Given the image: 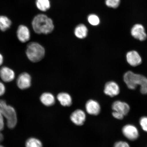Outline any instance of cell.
Returning <instances> with one entry per match:
<instances>
[{
  "mask_svg": "<svg viewBox=\"0 0 147 147\" xmlns=\"http://www.w3.org/2000/svg\"><path fill=\"white\" fill-rule=\"evenodd\" d=\"M32 26L35 32L38 34H47L54 30V26L51 18L45 14H40L33 19Z\"/></svg>",
  "mask_w": 147,
  "mask_h": 147,
  "instance_id": "obj_1",
  "label": "cell"
},
{
  "mask_svg": "<svg viewBox=\"0 0 147 147\" xmlns=\"http://www.w3.org/2000/svg\"><path fill=\"white\" fill-rule=\"evenodd\" d=\"M123 78L129 89L134 90L138 85H140L141 93L143 94H147V78L146 77L129 71L125 74Z\"/></svg>",
  "mask_w": 147,
  "mask_h": 147,
  "instance_id": "obj_2",
  "label": "cell"
},
{
  "mask_svg": "<svg viewBox=\"0 0 147 147\" xmlns=\"http://www.w3.org/2000/svg\"><path fill=\"white\" fill-rule=\"evenodd\" d=\"M0 112L6 119L7 125L10 129L16 127L18 123L17 113L13 107L7 104L5 101L0 100Z\"/></svg>",
  "mask_w": 147,
  "mask_h": 147,
  "instance_id": "obj_3",
  "label": "cell"
},
{
  "mask_svg": "<svg viewBox=\"0 0 147 147\" xmlns=\"http://www.w3.org/2000/svg\"><path fill=\"white\" fill-rule=\"evenodd\" d=\"M45 48L42 45L36 42H32L28 44L26 54L30 61L36 63L41 61L45 55Z\"/></svg>",
  "mask_w": 147,
  "mask_h": 147,
  "instance_id": "obj_4",
  "label": "cell"
},
{
  "mask_svg": "<svg viewBox=\"0 0 147 147\" xmlns=\"http://www.w3.org/2000/svg\"><path fill=\"white\" fill-rule=\"evenodd\" d=\"M32 78L28 73L24 72L18 77L16 85L19 89L25 90L30 88L32 85Z\"/></svg>",
  "mask_w": 147,
  "mask_h": 147,
  "instance_id": "obj_5",
  "label": "cell"
},
{
  "mask_svg": "<svg viewBox=\"0 0 147 147\" xmlns=\"http://www.w3.org/2000/svg\"><path fill=\"white\" fill-rule=\"evenodd\" d=\"M122 132L124 136L130 140H135L139 137L138 130L133 125H125L122 129Z\"/></svg>",
  "mask_w": 147,
  "mask_h": 147,
  "instance_id": "obj_6",
  "label": "cell"
},
{
  "mask_svg": "<svg viewBox=\"0 0 147 147\" xmlns=\"http://www.w3.org/2000/svg\"><path fill=\"white\" fill-rule=\"evenodd\" d=\"M16 36L18 40L21 43H26L30 39V31L25 25H20L17 29Z\"/></svg>",
  "mask_w": 147,
  "mask_h": 147,
  "instance_id": "obj_7",
  "label": "cell"
},
{
  "mask_svg": "<svg viewBox=\"0 0 147 147\" xmlns=\"http://www.w3.org/2000/svg\"><path fill=\"white\" fill-rule=\"evenodd\" d=\"M131 33L132 36L140 41H144L147 38L144 27L140 24L134 25L131 28Z\"/></svg>",
  "mask_w": 147,
  "mask_h": 147,
  "instance_id": "obj_8",
  "label": "cell"
},
{
  "mask_svg": "<svg viewBox=\"0 0 147 147\" xmlns=\"http://www.w3.org/2000/svg\"><path fill=\"white\" fill-rule=\"evenodd\" d=\"M15 77V73L10 68L4 66L0 69V78L3 82L7 83L12 82Z\"/></svg>",
  "mask_w": 147,
  "mask_h": 147,
  "instance_id": "obj_9",
  "label": "cell"
},
{
  "mask_svg": "<svg viewBox=\"0 0 147 147\" xmlns=\"http://www.w3.org/2000/svg\"><path fill=\"white\" fill-rule=\"evenodd\" d=\"M104 92L106 95L113 97L119 94L120 88L117 83L113 81L108 82L105 86Z\"/></svg>",
  "mask_w": 147,
  "mask_h": 147,
  "instance_id": "obj_10",
  "label": "cell"
},
{
  "mask_svg": "<svg viewBox=\"0 0 147 147\" xmlns=\"http://www.w3.org/2000/svg\"><path fill=\"white\" fill-rule=\"evenodd\" d=\"M86 115L84 111L81 109L75 110L71 114V120L77 125L81 126L84 124L86 119Z\"/></svg>",
  "mask_w": 147,
  "mask_h": 147,
  "instance_id": "obj_11",
  "label": "cell"
},
{
  "mask_svg": "<svg viewBox=\"0 0 147 147\" xmlns=\"http://www.w3.org/2000/svg\"><path fill=\"white\" fill-rule=\"evenodd\" d=\"M86 110L89 114L96 115L100 113V106L96 101L93 100H88L86 104Z\"/></svg>",
  "mask_w": 147,
  "mask_h": 147,
  "instance_id": "obj_12",
  "label": "cell"
},
{
  "mask_svg": "<svg viewBox=\"0 0 147 147\" xmlns=\"http://www.w3.org/2000/svg\"><path fill=\"white\" fill-rule=\"evenodd\" d=\"M113 111L118 112L124 116L127 115L130 110V106L126 102L120 100H117L113 102L112 105Z\"/></svg>",
  "mask_w": 147,
  "mask_h": 147,
  "instance_id": "obj_13",
  "label": "cell"
},
{
  "mask_svg": "<svg viewBox=\"0 0 147 147\" xmlns=\"http://www.w3.org/2000/svg\"><path fill=\"white\" fill-rule=\"evenodd\" d=\"M126 59L130 65L136 67L142 63V59L137 51H131L126 54Z\"/></svg>",
  "mask_w": 147,
  "mask_h": 147,
  "instance_id": "obj_14",
  "label": "cell"
},
{
  "mask_svg": "<svg viewBox=\"0 0 147 147\" xmlns=\"http://www.w3.org/2000/svg\"><path fill=\"white\" fill-rule=\"evenodd\" d=\"M42 103L46 106H51L54 104L55 99L54 95L49 92L44 93L40 97Z\"/></svg>",
  "mask_w": 147,
  "mask_h": 147,
  "instance_id": "obj_15",
  "label": "cell"
},
{
  "mask_svg": "<svg viewBox=\"0 0 147 147\" xmlns=\"http://www.w3.org/2000/svg\"><path fill=\"white\" fill-rule=\"evenodd\" d=\"M57 98L62 106H69L72 104V98L70 95L67 93H59L57 96Z\"/></svg>",
  "mask_w": 147,
  "mask_h": 147,
  "instance_id": "obj_16",
  "label": "cell"
},
{
  "mask_svg": "<svg viewBox=\"0 0 147 147\" xmlns=\"http://www.w3.org/2000/svg\"><path fill=\"white\" fill-rule=\"evenodd\" d=\"M74 34L77 38L82 39L86 37L88 33V29L86 26L81 24L75 27Z\"/></svg>",
  "mask_w": 147,
  "mask_h": 147,
  "instance_id": "obj_17",
  "label": "cell"
},
{
  "mask_svg": "<svg viewBox=\"0 0 147 147\" xmlns=\"http://www.w3.org/2000/svg\"><path fill=\"white\" fill-rule=\"evenodd\" d=\"M12 22L6 16H0V30L5 32L10 28Z\"/></svg>",
  "mask_w": 147,
  "mask_h": 147,
  "instance_id": "obj_18",
  "label": "cell"
},
{
  "mask_svg": "<svg viewBox=\"0 0 147 147\" xmlns=\"http://www.w3.org/2000/svg\"><path fill=\"white\" fill-rule=\"evenodd\" d=\"M36 4L38 10L43 12L49 10L51 7L49 0H36Z\"/></svg>",
  "mask_w": 147,
  "mask_h": 147,
  "instance_id": "obj_19",
  "label": "cell"
},
{
  "mask_svg": "<svg viewBox=\"0 0 147 147\" xmlns=\"http://www.w3.org/2000/svg\"><path fill=\"white\" fill-rule=\"evenodd\" d=\"M25 147H43V144L39 139L34 137L29 138L25 143Z\"/></svg>",
  "mask_w": 147,
  "mask_h": 147,
  "instance_id": "obj_20",
  "label": "cell"
},
{
  "mask_svg": "<svg viewBox=\"0 0 147 147\" xmlns=\"http://www.w3.org/2000/svg\"><path fill=\"white\" fill-rule=\"evenodd\" d=\"M87 20L88 22L93 26H96L100 24V18L97 15L91 14L88 16Z\"/></svg>",
  "mask_w": 147,
  "mask_h": 147,
  "instance_id": "obj_21",
  "label": "cell"
},
{
  "mask_svg": "<svg viewBox=\"0 0 147 147\" xmlns=\"http://www.w3.org/2000/svg\"><path fill=\"white\" fill-rule=\"evenodd\" d=\"M121 0H105L107 6L113 9L117 8L120 4Z\"/></svg>",
  "mask_w": 147,
  "mask_h": 147,
  "instance_id": "obj_22",
  "label": "cell"
},
{
  "mask_svg": "<svg viewBox=\"0 0 147 147\" xmlns=\"http://www.w3.org/2000/svg\"><path fill=\"white\" fill-rule=\"evenodd\" d=\"M139 123L141 127L147 133V117H143L140 119Z\"/></svg>",
  "mask_w": 147,
  "mask_h": 147,
  "instance_id": "obj_23",
  "label": "cell"
},
{
  "mask_svg": "<svg viewBox=\"0 0 147 147\" xmlns=\"http://www.w3.org/2000/svg\"><path fill=\"white\" fill-rule=\"evenodd\" d=\"M114 147H130L127 142L124 141H119L116 142Z\"/></svg>",
  "mask_w": 147,
  "mask_h": 147,
  "instance_id": "obj_24",
  "label": "cell"
},
{
  "mask_svg": "<svg viewBox=\"0 0 147 147\" xmlns=\"http://www.w3.org/2000/svg\"><path fill=\"white\" fill-rule=\"evenodd\" d=\"M112 115L114 117L117 119H119V120H121L124 118V115L118 112L113 111Z\"/></svg>",
  "mask_w": 147,
  "mask_h": 147,
  "instance_id": "obj_25",
  "label": "cell"
},
{
  "mask_svg": "<svg viewBox=\"0 0 147 147\" xmlns=\"http://www.w3.org/2000/svg\"><path fill=\"white\" fill-rule=\"evenodd\" d=\"M5 126L4 118L0 112V132L3 129Z\"/></svg>",
  "mask_w": 147,
  "mask_h": 147,
  "instance_id": "obj_26",
  "label": "cell"
},
{
  "mask_svg": "<svg viewBox=\"0 0 147 147\" xmlns=\"http://www.w3.org/2000/svg\"><path fill=\"white\" fill-rule=\"evenodd\" d=\"M6 91V88L3 82H0V96L4 95Z\"/></svg>",
  "mask_w": 147,
  "mask_h": 147,
  "instance_id": "obj_27",
  "label": "cell"
},
{
  "mask_svg": "<svg viewBox=\"0 0 147 147\" xmlns=\"http://www.w3.org/2000/svg\"><path fill=\"white\" fill-rule=\"evenodd\" d=\"M4 58L2 54L0 53V66H1L3 63Z\"/></svg>",
  "mask_w": 147,
  "mask_h": 147,
  "instance_id": "obj_28",
  "label": "cell"
},
{
  "mask_svg": "<svg viewBox=\"0 0 147 147\" xmlns=\"http://www.w3.org/2000/svg\"><path fill=\"white\" fill-rule=\"evenodd\" d=\"M3 139H4V137H3V135L1 133V132H0V143L2 142Z\"/></svg>",
  "mask_w": 147,
  "mask_h": 147,
  "instance_id": "obj_29",
  "label": "cell"
},
{
  "mask_svg": "<svg viewBox=\"0 0 147 147\" xmlns=\"http://www.w3.org/2000/svg\"><path fill=\"white\" fill-rule=\"evenodd\" d=\"M0 147H5L4 146H2V145H0Z\"/></svg>",
  "mask_w": 147,
  "mask_h": 147,
  "instance_id": "obj_30",
  "label": "cell"
}]
</instances>
